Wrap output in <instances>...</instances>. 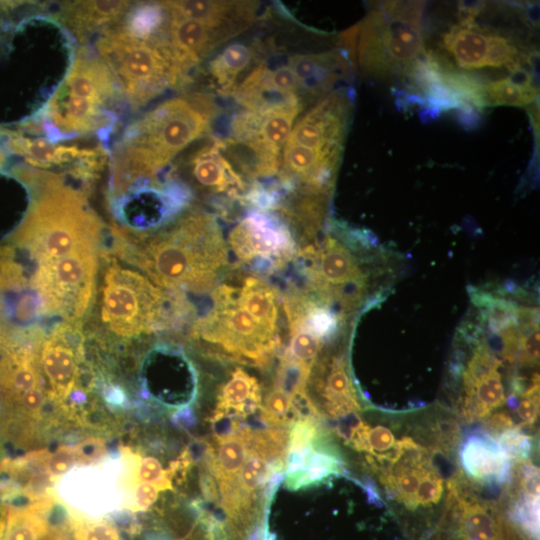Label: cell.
Returning a JSON list of instances; mask_svg holds the SVG:
<instances>
[{
  "label": "cell",
  "mask_w": 540,
  "mask_h": 540,
  "mask_svg": "<svg viewBox=\"0 0 540 540\" xmlns=\"http://www.w3.org/2000/svg\"><path fill=\"white\" fill-rule=\"evenodd\" d=\"M279 294L251 273L228 274L212 290L211 307L191 335L212 355L263 366L280 346Z\"/></svg>",
  "instance_id": "6da1fadb"
},
{
  "label": "cell",
  "mask_w": 540,
  "mask_h": 540,
  "mask_svg": "<svg viewBox=\"0 0 540 540\" xmlns=\"http://www.w3.org/2000/svg\"><path fill=\"white\" fill-rule=\"evenodd\" d=\"M128 259L160 288L212 291L229 266V249L214 216L189 211L156 233L127 243Z\"/></svg>",
  "instance_id": "7a4b0ae2"
},
{
  "label": "cell",
  "mask_w": 540,
  "mask_h": 540,
  "mask_svg": "<svg viewBox=\"0 0 540 540\" xmlns=\"http://www.w3.org/2000/svg\"><path fill=\"white\" fill-rule=\"evenodd\" d=\"M29 189L27 212L10 237L43 264L84 248H97L101 221L78 190L57 174L34 168H18Z\"/></svg>",
  "instance_id": "3957f363"
},
{
  "label": "cell",
  "mask_w": 540,
  "mask_h": 540,
  "mask_svg": "<svg viewBox=\"0 0 540 540\" xmlns=\"http://www.w3.org/2000/svg\"><path fill=\"white\" fill-rule=\"evenodd\" d=\"M212 99L196 94L161 102L131 123L115 147V178L152 177L210 130Z\"/></svg>",
  "instance_id": "277c9868"
},
{
  "label": "cell",
  "mask_w": 540,
  "mask_h": 540,
  "mask_svg": "<svg viewBox=\"0 0 540 540\" xmlns=\"http://www.w3.org/2000/svg\"><path fill=\"white\" fill-rule=\"evenodd\" d=\"M96 47L133 110L187 81L162 41L133 37L117 23L101 32Z\"/></svg>",
  "instance_id": "5b68a950"
},
{
  "label": "cell",
  "mask_w": 540,
  "mask_h": 540,
  "mask_svg": "<svg viewBox=\"0 0 540 540\" xmlns=\"http://www.w3.org/2000/svg\"><path fill=\"white\" fill-rule=\"evenodd\" d=\"M421 11L416 3L389 2L364 22L359 61L376 74L409 72L424 54Z\"/></svg>",
  "instance_id": "8992f818"
},
{
  "label": "cell",
  "mask_w": 540,
  "mask_h": 540,
  "mask_svg": "<svg viewBox=\"0 0 540 540\" xmlns=\"http://www.w3.org/2000/svg\"><path fill=\"white\" fill-rule=\"evenodd\" d=\"M169 301L145 275L119 264L106 269L101 317L116 335L136 337L162 328L169 320Z\"/></svg>",
  "instance_id": "52a82bcc"
},
{
  "label": "cell",
  "mask_w": 540,
  "mask_h": 540,
  "mask_svg": "<svg viewBox=\"0 0 540 540\" xmlns=\"http://www.w3.org/2000/svg\"><path fill=\"white\" fill-rule=\"evenodd\" d=\"M96 272V248H84L38 265L32 284L47 312L75 320L89 306Z\"/></svg>",
  "instance_id": "ba28073f"
},
{
  "label": "cell",
  "mask_w": 540,
  "mask_h": 540,
  "mask_svg": "<svg viewBox=\"0 0 540 540\" xmlns=\"http://www.w3.org/2000/svg\"><path fill=\"white\" fill-rule=\"evenodd\" d=\"M227 245L240 263L270 270L282 269L298 253L287 219L264 209L241 219L230 231Z\"/></svg>",
  "instance_id": "9c48e42d"
},
{
  "label": "cell",
  "mask_w": 540,
  "mask_h": 540,
  "mask_svg": "<svg viewBox=\"0 0 540 540\" xmlns=\"http://www.w3.org/2000/svg\"><path fill=\"white\" fill-rule=\"evenodd\" d=\"M349 111L344 93H330L297 120L286 143L318 151L342 150Z\"/></svg>",
  "instance_id": "30bf717a"
},
{
  "label": "cell",
  "mask_w": 540,
  "mask_h": 540,
  "mask_svg": "<svg viewBox=\"0 0 540 540\" xmlns=\"http://www.w3.org/2000/svg\"><path fill=\"white\" fill-rule=\"evenodd\" d=\"M311 288L322 298L341 297L346 286L358 285L361 271L354 256L337 240L327 237L317 249L300 250Z\"/></svg>",
  "instance_id": "8fae6325"
},
{
  "label": "cell",
  "mask_w": 540,
  "mask_h": 540,
  "mask_svg": "<svg viewBox=\"0 0 540 540\" xmlns=\"http://www.w3.org/2000/svg\"><path fill=\"white\" fill-rule=\"evenodd\" d=\"M8 146L14 153L23 155L40 168L71 167L77 175L91 176L106 161L107 154L100 146L80 147L57 143L46 137H10Z\"/></svg>",
  "instance_id": "7c38bea8"
},
{
  "label": "cell",
  "mask_w": 540,
  "mask_h": 540,
  "mask_svg": "<svg viewBox=\"0 0 540 540\" xmlns=\"http://www.w3.org/2000/svg\"><path fill=\"white\" fill-rule=\"evenodd\" d=\"M167 9L169 19L164 42L176 66L188 79L189 71L217 45L231 36L219 28L198 20L184 18L172 12L168 7Z\"/></svg>",
  "instance_id": "4fadbf2b"
},
{
  "label": "cell",
  "mask_w": 540,
  "mask_h": 540,
  "mask_svg": "<svg viewBox=\"0 0 540 540\" xmlns=\"http://www.w3.org/2000/svg\"><path fill=\"white\" fill-rule=\"evenodd\" d=\"M186 164L198 189L240 201L246 199L250 191L247 182L222 154L218 138H210L206 144L195 150Z\"/></svg>",
  "instance_id": "5bb4252c"
},
{
  "label": "cell",
  "mask_w": 540,
  "mask_h": 540,
  "mask_svg": "<svg viewBox=\"0 0 540 540\" xmlns=\"http://www.w3.org/2000/svg\"><path fill=\"white\" fill-rule=\"evenodd\" d=\"M460 462L473 480L487 485H503L510 481L512 468L493 436L485 431L467 435L460 449Z\"/></svg>",
  "instance_id": "9a60e30c"
},
{
  "label": "cell",
  "mask_w": 540,
  "mask_h": 540,
  "mask_svg": "<svg viewBox=\"0 0 540 540\" xmlns=\"http://www.w3.org/2000/svg\"><path fill=\"white\" fill-rule=\"evenodd\" d=\"M134 2L131 1H65L60 2L53 19L79 41L119 22ZM101 31V32H102Z\"/></svg>",
  "instance_id": "2e32d148"
},
{
  "label": "cell",
  "mask_w": 540,
  "mask_h": 540,
  "mask_svg": "<svg viewBox=\"0 0 540 540\" xmlns=\"http://www.w3.org/2000/svg\"><path fill=\"white\" fill-rule=\"evenodd\" d=\"M165 3L175 14L219 28L231 37L247 29L257 12V4L249 1L182 0Z\"/></svg>",
  "instance_id": "e0dca14e"
},
{
  "label": "cell",
  "mask_w": 540,
  "mask_h": 540,
  "mask_svg": "<svg viewBox=\"0 0 540 540\" xmlns=\"http://www.w3.org/2000/svg\"><path fill=\"white\" fill-rule=\"evenodd\" d=\"M73 339L74 331L61 325L42 344L40 363L57 397H66L76 383L78 347Z\"/></svg>",
  "instance_id": "ac0fdd59"
},
{
  "label": "cell",
  "mask_w": 540,
  "mask_h": 540,
  "mask_svg": "<svg viewBox=\"0 0 540 540\" xmlns=\"http://www.w3.org/2000/svg\"><path fill=\"white\" fill-rule=\"evenodd\" d=\"M287 64L297 78L300 92L310 96L326 93L345 68L343 59L332 52L295 54Z\"/></svg>",
  "instance_id": "d6986e66"
},
{
  "label": "cell",
  "mask_w": 540,
  "mask_h": 540,
  "mask_svg": "<svg viewBox=\"0 0 540 540\" xmlns=\"http://www.w3.org/2000/svg\"><path fill=\"white\" fill-rule=\"evenodd\" d=\"M491 30L474 23L452 26L442 38V46L462 70L487 67Z\"/></svg>",
  "instance_id": "ffe728a7"
},
{
  "label": "cell",
  "mask_w": 540,
  "mask_h": 540,
  "mask_svg": "<svg viewBox=\"0 0 540 540\" xmlns=\"http://www.w3.org/2000/svg\"><path fill=\"white\" fill-rule=\"evenodd\" d=\"M261 406L258 381L242 368H236L218 393L214 419L230 413L247 416Z\"/></svg>",
  "instance_id": "44dd1931"
},
{
  "label": "cell",
  "mask_w": 540,
  "mask_h": 540,
  "mask_svg": "<svg viewBox=\"0 0 540 540\" xmlns=\"http://www.w3.org/2000/svg\"><path fill=\"white\" fill-rule=\"evenodd\" d=\"M323 409L334 418H342L359 409L345 362L341 357H334L326 368L324 380L317 384Z\"/></svg>",
  "instance_id": "7402d4cb"
},
{
  "label": "cell",
  "mask_w": 540,
  "mask_h": 540,
  "mask_svg": "<svg viewBox=\"0 0 540 540\" xmlns=\"http://www.w3.org/2000/svg\"><path fill=\"white\" fill-rule=\"evenodd\" d=\"M255 50L244 43H233L218 53L208 65V74L214 87L222 95H232L239 79L254 67Z\"/></svg>",
  "instance_id": "603a6c76"
},
{
  "label": "cell",
  "mask_w": 540,
  "mask_h": 540,
  "mask_svg": "<svg viewBox=\"0 0 540 540\" xmlns=\"http://www.w3.org/2000/svg\"><path fill=\"white\" fill-rule=\"evenodd\" d=\"M458 505L460 540H510L509 531L496 511L477 502L459 500Z\"/></svg>",
  "instance_id": "cb8c5ba5"
},
{
  "label": "cell",
  "mask_w": 540,
  "mask_h": 540,
  "mask_svg": "<svg viewBox=\"0 0 540 540\" xmlns=\"http://www.w3.org/2000/svg\"><path fill=\"white\" fill-rule=\"evenodd\" d=\"M251 432L240 430L238 433L224 435L217 439V446L212 452V472L224 493L235 481L248 454Z\"/></svg>",
  "instance_id": "d4e9b609"
},
{
  "label": "cell",
  "mask_w": 540,
  "mask_h": 540,
  "mask_svg": "<svg viewBox=\"0 0 540 540\" xmlns=\"http://www.w3.org/2000/svg\"><path fill=\"white\" fill-rule=\"evenodd\" d=\"M521 69L513 76L496 79L482 84V101L484 107L515 106L526 107L536 99L537 91L531 83L529 74Z\"/></svg>",
  "instance_id": "484cf974"
},
{
  "label": "cell",
  "mask_w": 540,
  "mask_h": 540,
  "mask_svg": "<svg viewBox=\"0 0 540 540\" xmlns=\"http://www.w3.org/2000/svg\"><path fill=\"white\" fill-rule=\"evenodd\" d=\"M463 405L466 419L473 420L488 415L504 402V388L497 369L481 377L468 391Z\"/></svg>",
  "instance_id": "4316f807"
},
{
  "label": "cell",
  "mask_w": 540,
  "mask_h": 540,
  "mask_svg": "<svg viewBox=\"0 0 540 540\" xmlns=\"http://www.w3.org/2000/svg\"><path fill=\"white\" fill-rule=\"evenodd\" d=\"M328 447L326 440L321 443L318 450L313 447L301 469L287 476V485L293 488L306 487L340 472L341 462L334 450Z\"/></svg>",
  "instance_id": "83f0119b"
},
{
  "label": "cell",
  "mask_w": 540,
  "mask_h": 540,
  "mask_svg": "<svg viewBox=\"0 0 540 540\" xmlns=\"http://www.w3.org/2000/svg\"><path fill=\"white\" fill-rule=\"evenodd\" d=\"M286 323L290 339L283 357L312 368L323 339L296 322Z\"/></svg>",
  "instance_id": "f1b7e54d"
},
{
  "label": "cell",
  "mask_w": 540,
  "mask_h": 540,
  "mask_svg": "<svg viewBox=\"0 0 540 540\" xmlns=\"http://www.w3.org/2000/svg\"><path fill=\"white\" fill-rule=\"evenodd\" d=\"M46 533V525L31 507L8 509L3 540H39Z\"/></svg>",
  "instance_id": "f546056e"
},
{
  "label": "cell",
  "mask_w": 540,
  "mask_h": 540,
  "mask_svg": "<svg viewBox=\"0 0 540 540\" xmlns=\"http://www.w3.org/2000/svg\"><path fill=\"white\" fill-rule=\"evenodd\" d=\"M262 418L271 426H285L298 417L293 398L283 390L274 387L267 394L264 405L261 406Z\"/></svg>",
  "instance_id": "4dcf8cb0"
},
{
  "label": "cell",
  "mask_w": 540,
  "mask_h": 540,
  "mask_svg": "<svg viewBox=\"0 0 540 540\" xmlns=\"http://www.w3.org/2000/svg\"><path fill=\"white\" fill-rule=\"evenodd\" d=\"M495 440L510 461L526 460L533 450L532 438L518 427H512L500 432Z\"/></svg>",
  "instance_id": "1f68e13d"
},
{
  "label": "cell",
  "mask_w": 540,
  "mask_h": 540,
  "mask_svg": "<svg viewBox=\"0 0 540 540\" xmlns=\"http://www.w3.org/2000/svg\"><path fill=\"white\" fill-rule=\"evenodd\" d=\"M26 282L23 268L10 245H0V292L22 287Z\"/></svg>",
  "instance_id": "d6a6232c"
},
{
  "label": "cell",
  "mask_w": 540,
  "mask_h": 540,
  "mask_svg": "<svg viewBox=\"0 0 540 540\" xmlns=\"http://www.w3.org/2000/svg\"><path fill=\"white\" fill-rule=\"evenodd\" d=\"M512 518L523 531L536 537L539 530V495L523 493L513 508Z\"/></svg>",
  "instance_id": "836d02e7"
},
{
  "label": "cell",
  "mask_w": 540,
  "mask_h": 540,
  "mask_svg": "<svg viewBox=\"0 0 540 540\" xmlns=\"http://www.w3.org/2000/svg\"><path fill=\"white\" fill-rule=\"evenodd\" d=\"M497 364L499 361L486 349L476 351L464 372L466 391L470 390L481 377L497 369Z\"/></svg>",
  "instance_id": "e575fe53"
},
{
  "label": "cell",
  "mask_w": 540,
  "mask_h": 540,
  "mask_svg": "<svg viewBox=\"0 0 540 540\" xmlns=\"http://www.w3.org/2000/svg\"><path fill=\"white\" fill-rule=\"evenodd\" d=\"M443 492V482L434 471L426 469L420 479L416 494V508L431 506L439 502Z\"/></svg>",
  "instance_id": "d590c367"
},
{
  "label": "cell",
  "mask_w": 540,
  "mask_h": 540,
  "mask_svg": "<svg viewBox=\"0 0 540 540\" xmlns=\"http://www.w3.org/2000/svg\"><path fill=\"white\" fill-rule=\"evenodd\" d=\"M137 477L141 482L156 485L159 490L171 487L169 478L160 461L152 456L143 458L138 466Z\"/></svg>",
  "instance_id": "8d00e7d4"
},
{
  "label": "cell",
  "mask_w": 540,
  "mask_h": 540,
  "mask_svg": "<svg viewBox=\"0 0 540 540\" xmlns=\"http://www.w3.org/2000/svg\"><path fill=\"white\" fill-rule=\"evenodd\" d=\"M76 463L74 447L60 446L48 458L46 469L51 478L66 474Z\"/></svg>",
  "instance_id": "74e56055"
},
{
  "label": "cell",
  "mask_w": 540,
  "mask_h": 540,
  "mask_svg": "<svg viewBox=\"0 0 540 540\" xmlns=\"http://www.w3.org/2000/svg\"><path fill=\"white\" fill-rule=\"evenodd\" d=\"M538 406L539 383L534 382L533 385L522 394L514 408H516L517 414L524 424L532 425L535 423L538 415Z\"/></svg>",
  "instance_id": "f35d334b"
},
{
  "label": "cell",
  "mask_w": 540,
  "mask_h": 540,
  "mask_svg": "<svg viewBox=\"0 0 540 540\" xmlns=\"http://www.w3.org/2000/svg\"><path fill=\"white\" fill-rule=\"evenodd\" d=\"M76 540H119L114 527L106 522L82 523L77 527Z\"/></svg>",
  "instance_id": "ab89813d"
},
{
  "label": "cell",
  "mask_w": 540,
  "mask_h": 540,
  "mask_svg": "<svg viewBox=\"0 0 540 540\" xmlns=\"http://www.w3.org/2000/svg\"><path fill=\"white\" fill-rule=\"evenodd\" d=\"M71 487L69 491V496L72 498L77 496L79 502L84 498V502L88 504L91 501L92 497L95 502L100 498V496L107 497L108 487L105 485L103 480H80L77 482V488Z\"/></svg>",
  "instance_id": "60d3db41"
},
{
  "label": "cell",
  "mask_w": 540,
  "mask_h": 540,
  "mask_svg": "<svg viewBox=\"0 0 540 540\" xmlns=\"http://www.w3.org/2000/svg\"><path fill=\"white\" fill-rule=\"evenodd\" d=\"M368 452L377 455L390 450L394 444V435L387 427L378 425L370 428L367 437Z\"/></svg>",
  "instance_id": "b9f144b4"
},
{
  "label": "cell",
  "mask_w": 540,
  "mask_h": 540,
  "mask_svg": "<svg viewBox=\"0 0 540 540\" xmlns=\"http://www.w3.org/2000/svg\"><path fill=\"white\" fill-rule=\"evenodd\" d=\"M74 450L76 462L89 464L103 456L105 448L100 440L88 439L74 447Z\"/></svg>",
  "instance_id": "7bdbcfd3"
},
{
  "label": "cell",
  "mask_w": 540,
  "mask_h": 540,
  "mask_svg": "<svg viewBox=\"0 0 540 540\" xmlns=\"http://www.w3.org/2000/svg\"><path fill=\"white\" fill-rule=\"evenodd\" d=\"M159 488L150 483L141 482L135 489L134 500L138 510L150 508L158 498Z\"/></svg>",
  "instance_id": "ee69618b"
},
{
  "label": "cell",
  "mask_w": 540,
  "mask_h": 540,
  "mask_svg": "<svg viewBox=\"0 0 540 540\" xmlns=\"http://www.w3.org/2000/svg\"><path fill=\"white\" fill-rule=\"evenodd\" d=\"M521 487L525 494L539 495V471L532 464L521 469Z\"/></svg>",
  "instance_id": "f6af8a7d"
},
{
  "label": "cell",
  "mask_w": 540,
  "mask_h": 540,
  "mask_svg": "<svg viewBox=\"0 0 540 540\" xmlns=\"http://www.w3.org/2000/svg\"><path fill=\"white\" fill-rule=\"evenodd\" d=\"M522 354L528 363H535L539 357V330L535 328L522 341Z\"/></svg>",
  "instance_id": "bcb514c9"
},
{
  "label": "cell",
  "mask_w": 540,
  "mask_h": 540,
  "mask_svg": "<svg viewBox=\"0 0 540 540\" xmlns=\"http://www.w3.org/2000/svg\"><path fill=\"white\" fill-rule=\"evenodd\" d=\"M512 427H515L513 420L503 413L495 414L488 420V428L494 434Z\"/></svg>",
  "instance_id": "7dc6e473"
}]
</instances>
